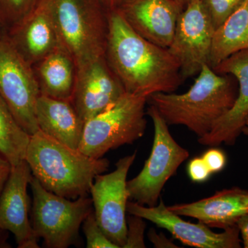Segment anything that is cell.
I'll list each match as a JSON object with an SVG mask.
<instances>
[{
    "label": "cell",
    "mask_w": 248,
    "mask_h": 248,
    "mask_svg": "<svg viewBox=\"0 0 248 248\" xmlns=\"http://www.w3.org/2000/svg\"><path fill=\"white\" fill-rule=\"evenodd\" d=\"M248 50V0L219 26L214 33L210 66L215 68L233 54Z\"/></svg>",
    "instance_id": "20"
},
{
    "label": "cell",
    "mask_w": 248,
    "mask_h": 248,
    "mask_svg": "<svg viewBox=\"0 0 248 248\" xmlns=\"http://www.w3.org/2000/svg\"><path fill=\"white\" fill-rule=\"evenodd\" d=\"M215 30L245 0H202Z\"/></svg>",
    "instance_id": "24"
},
{
    "label": "cell",
    "mask_w": 248,
    "mask_h": 248,
    "mask_svg": "<svg viewBox=\"0 0 248 248\" xmlns=\"http://www.w3.org/2000/svg\"><path fill=\"white\" fill-rule=\"evenodd\" d=\"M236 226L239 230L243 246L248 248V213L240 217L236 221Z\"/></svg>",
    "instance_id": "30"
},
{
    "label": "cell",
    "mask_w": 248,
    "mask_h": 248,
    "mask_svg": "<svg viewBox=\"0 0 248 248\" xmlns=\"http://www.w3.org/2000/svg\"><path fill=\"white\" fill-rule=\"evenodd\" d=\"M212 174L221 172L226 167V155L218 148H213L205 152L202 156Z\"/></svg>",
    "instance_id": "27"
},
{
    "label": "cell",
    "mask_w": 248,
    "mask_h": 248,
    "mask_svg": "<svg viewBox=\"0 0 248 248\" xmlns=\"http://www.w3.org/2000/svg\"><path fill=\"white\" fill-rule=\"evenodd\" d=\"M148 236L155 248H178L172 241L168 239L162 233L157 234L153 228L148 232Z\"/></svg>",
    "instance_id": "28"
},
{
    "label": "cell",
    "mask_w": 248,
    "mask_h": 248,
    "mask_svg": "<svg viewBox=\"0 0 248 248\" xmlns=\"http://www.w3.org/2000/svg\"><path fill=\"white\" fill-rule=\"evenodd\" d=\"M40 95L32 66L18 53L3 32L0 35V97L30 136L40 130L36 104Z\"/></svg>",
    "instance_id": "8"
},
{
    "label": "cell",
    "mask_w": 248,
    "mask_h": 248,
    "mask_svg": "<svg viewBox=\"0 0 248 248\" xmlns=\"http://www.w3.org/2000/svg\"><path fill=\"white\" fill-rule=\"evenodd\" d=\"M71 103L86 122L112 105L125 93L108 64L105 56L77 67Z\"/></svg>",
    "instance_id": "12"
},
{
    "label": "cell",
    "mask_w": 248,
    "mask_h": 248,
    "mask_svg": "<svg viewBox=\"0 0 248 248\" xmlns=\"http://www.w3.org/2000/svg\"><path fill=\"white\" fill-rule=\"evenodd\" d=\"M41 94L71 101L78 68L71 55L60 47L32 66Z\"/></svg>",
    "instance_id": "19"
},
{
    "label": "cell",
    "mask_w": 248,
    "mask_h": 248,
    "mask_svg": "<svg viewBox=\"0 0 248 248\" xmlns=\"http://www.w3.org/2000/svg\"><path fill=\"white\" fill-rule=\"evenodd\" d=\"M32 174L26 160L13 166L0 195V229L12 233L19 248H39L29 218L28 186Z\"/></svg>",
    "instance_id": "13"
},
{
    "label": "cell",
    "mask_w": 248,
    "mask_h": 248,
    "mask_svg": "<svg viewBox=\"0 0 248 248\" xmlns=\"http://www.w3.org/2000/svg\"><path fill=\"white\" fill-rule=\"evenodd\" d=\"M105 58L125 93L148 97L174 92L182 84L180 65L169 49L143 38L117 10L108 12Z\"/></svg>",
    "instance_id": "1"
},
{
    "label": "cell",
    "mask_w": 248,
    "mask_h": 248,
    "mask_svg": "<svg viewBox=\"0 0 248 248\" xmlns=\"http://www.w3.org/2000/svg\"><path fill=\"white\" fill-rule=\"evenodd\" d=\"M148 97L125 93L106 110L85 122L79 148L100 159L108 152L133 144L144 135Z\"/></svg>",
    "instance_id": "5"
},
{
    "label": "cell",
    "mask_w": 248,
    "mask_h": 248,
    "mask_svg": "<svg viewBox=\"0 0 248 248\" xmlns=\"http://www.w3.org/2000/svg\"><path fill=\"white\" fill-rule=\"evenodd\" d=\"M147 114L154 125V140L149 157L141 172L127 182L129 200L145 206L157 205L163 188L190 156L170 133L169 125L153 106Z\"/></svg>",
    "instance_id": "7"
},
{
    "label": "cell",
    "mask_w": 248,
    "mask_h": 248,
    "mask_svg": "<svg viewBox=\"0 0 248 248\" xmlns=\"http://www.w3.org/2000/svg\"><path fill=\"white\" fill-rule=\"evenodd\" d=\"M4 32L32 66L62 47L50 0H43L24 20Z\"/></svg>",
    "instance_id": "16"
},
{
    "label": "cell",
    "mask_w": 248,
    "mask_h": 248,
    "mask_svg": "<svg viewBox=\"0 0 248 248\" xmlns=\"http://www.w3.org/2000/svg\"><path fill=\"white\" fill-rule=\"evenodd\" d=\"M126 239L124 248H146L144 232L146 225L143 221V218L130 215L126 218Z\"/></svg>",
    "instance_id": "25"
},
{
    "label": "cell",
    "mask_w": 248,
    "mask_h": 248,
    "mask_svg": "<svg viewBox=\"0 0 248 248\" xmlns=\"http://www.w3.org/2000/svg\"><path fill=\"white\" fill-rule=\"evenodd\" d=\"M36 118L42 133L72 148H79L85 122L71 101L41 94L36 104Z\"/></svg>",
    "instance_id": "18"
},
{
    "label": "cell",
    "mask_w": 248,
    "mask_h": 248,
    "mask_svg": "<svg viewBox=\"0 0 248 248\" xmlns=\"http://www.w3.org/2000/svg\"><path fill=\"white\" fill-rule=\"evenodd\" d=\"M43 0H0V28L8 32L24 20Z\"/></svg>",
    "instance_id": "22"
},
{
    "label": "cell",
    "mask_w": 248,
    "mask_h": 248,
    "mask_svg": "<svg viewBox=\"0 0 248 248\" xmlns=\"http://www.w3.org/2000/svg\"><path fill=\"white\" fill-rule=\"evenodd\" d=\"M242 134H244L246 136H248V127L245 126L244 129H243Z\"/></svg>",
    "instance_id": "34"
},
{
    "label": "cell",
    "mask_w": 248,
    "mask_h": 248,
    "mask_svg": "<svg viewBox=\"0 0 248 248\" xmlns=\"http://www.w3.org/2000/svg\"><path fill=\"white\" fill-rule=\"evenodd\" d=\"M238 91L228 75L218 74L205 65L187 92L156 93L148 97V103L168 125H184L201 138L231 110Z\"/></svg>",
    "instance_id": "2"
},
{
    "label": "cell",
    "mask_w": 248,
    "mask_h": 248,
    "mask_svg": "<svg viewBox=\"0 0 248 248\" xmlns=\"http://www.w3.org/2000/svg\"><path fill=\"white\" fill-rule=\"evenodd\" d=\"M127 213L166 229L186 246L197 248H241V236L236 224L225 228L221 233H216L202 222L194 223L183 219L171 211L162 200L153 207L145 206L129 200Z\"/></svg>",
    "instance_id": "11"
},
{
    "label": "cell",
    "mask_w": 248,
    "mask_h": 248,
    "mask_svg": "<svg viewBox=\"0 0 248 248\" xmlns=\"http://www.w3.org/2000/svg\"><path fill=\"white\" fill-rule=\"evenodd\" d=\"M169 208L179 216L192 217L210 228L224 230L248 213V191L238 187L225 189L208 198Z\"/></svg>",
    "instance_id": "17"
},
{
    "label": "cell",
    "mask_w": 248,
    "mask_h": 248,
    "mask_svg": "<svg viewBox=\"0 0 248 248\" xmlns=\"http://www.w3.org/2000/svg\"><path fill=\"white\" fill-rule=\"evenodd\" d=\"M178 1H179V2L181 3V4L184 5V7H185L186 4H187V3L189 2V1H190L191 0H178Z\"/></svg>",
    "instance_id": "33"
},
{
    "label": "cell",
    "mask_w": 248,
    "mask_h": 248,
    "mask_svg": "<svg viewBox=\"0 0 248 248\" xmlns=\"http://www.w3.org/2000/svg\"><path fill=\"white\" fill-rule=\"evenodd\" d=\"M215 29L202 0L189 1L178 19L169 50L180 65L184 79L210 66Z\"/></svg>",
    "instance_id": "10"
},
{
    "label": "cell",
    "mask_w": 248,
    "mask_h": 248,
    "mask_svg": "<svg viewBox=\"0 0 248 248\" xmlns=\"http://www.w3.org/2000/svg\"><path fill=\"white\" fill-rule=\"evenodd\" d=\"M246 126H248V118H247V120H246Z\"/></svg>",
    "instance_id": "35"
},
{
    "label": "cell",
    "mask_w": 248,
    "mask_h": 248,
    "mask_svg": "<svg viewBox=\"0 0 248 248\" xmlns=\"http://www.w3.org/2000/svg\"><path fill=\"white\" fill-rule=\"evenodd\" d=\"M125 0H102L104 7L108 11L117 10Z\"/></svg>",
    "instance_id": "31"
},
{
    "label": "cell",
    "mask_w": 248,
    "mask_h": 248,
    "mask_svg": "<svg viewBox=\"0 0 248 248\" xmlns=\"http://www.w3.org/2000/svg\"><path fill=\"white\" fill-rule=\"evenodd\" d=\"M3 31L1 30V28H0V35H1V33H2Z\"/></svg>",
    "instance_id": "36"
},
{
    "label": "cell",
    "mask_w": 248,
    "mask_h": 248,
    "mask_svg": "<svg viewBox=\"0 0 248 248\" xmlns=\"http://www.w3.org/2000/svg\"><path fill=\"white\" fill-rule=\"evenodd\" d=\"M12 165L0 153V195L11 173Z\"/></svg>",
    "instance_id": "29"
},
{
    "label": "cell",
    "mask_w": 248,
    "mask_h": 248,
    "mask_svg": "<svg viewBox=\"0 0 248 248\" xmlns=\"http://www.w3.org/2000/svg\"><path fill=\"white\" fill-rule=\"evenodd\" d=\"M25 160L41 185L70 200L89 195L94 178L110 166L108 159L90 157L40 130L31 136Z\"/></svg>",
    "instance_id": "3"
},
{
    "label": "cell",
    "mask_w": 248,
    "mask_h": 248,
    "mask_svg": "<svg viewBox=\"0 0 248 248\" xmlns=\"http://www.w3.org/2000/svg\"><path fill=\"white\" fill-rule=\"evenodd\" d=\"M32 194L31 223L38 239L48 248H68L80 244L79 230L93 210L89 195L70 200L45 188L35 177L30 183Z\"/></svg>",
    "instance_id": "6"
},
{
    "label": "cell",
    "mask_w": 248,
    "mask_h": 248,
    "mask_svg": "<svg viewBox=\"0 0 248 248\" xmlns=\"http://www.w3.org/2000/svg\"><path fill=\"white\" fill-rule=\"evenodd\" d=\"M213 70L218 74L234 76L239 84V91L231 110L215 124L210 133L199 138L198 141L208 146H218L222 143L234 146L242 134L248 117V50L233 54Z\"/></svg>",
    "instance_id": "15"
},
{
    "label": "cell",
    "mask_w": 248,
    "mask_h": 248,
    "mask_svg": "<svg viewBox=\"0 0 248 248\" xmlns=\"http://www.w3.org/2000/svg\"><path fill=\"white\" fill-rule=\"evenodd\" d=\"M30 139L0 97V153L12 166L25 160Z\"/></svg>",
    "instance_id": "21"
},
{
    "label": "cell",
    "mask_w": 248,
    "mask_h": 248,
    "mask_svg": "<svg viewBox=\"0 0 248 248\" xmlns=\"http://www.w3.org/2000/svg\"><path fill=\"white\" fill-rule=\"evenodd\" d=\"M184 9L178 0H125L117 10L139 35L168 48Z\"/></svg>",
    "instance_id": "14"
},
{
    "label": "cell",
    "mask_w": 248,
    "mask_h": 248,
    "mask_svg": "<svg viewBox=\"0 0 248 248\" xmlns=\"http://www.w3.org/2000/svg\"><path fill=\"white\" fill-rule=\"evenodd\" d=\"M62 48L77 67L105 56L108 19L102 0H50Z\"/></svg>",
    "instance_id": "4"
},
{
    "label": "cell",
    "mask_w": 248,
    "mask_h": 248,
    "mask_svg": "<svg viewBox=\"0 0 248 248\" xmlns=\"http://www.w3.org/2000/svg\"><path fill=\"white\" fill-rule=\"evenodd\" d=\"M9 232L0 229V248H11V244L8 242Z\"/></svg>",
    "instance_id": "32"
},
{
    "label": "cell",
    "mask_w": 248,
    "mask_h": 248,
    "mask_svg": "<svg viewBox=\"0 0 248 248\" xmlns=\"http://www.w3.org/2000/svg\"><path fill=\"white\" fill-rule=\"evenodd\" d=\"M136 156L135 151L121 158L116 163L115 170L98 174L90 190L97 223L108 239L120 248H124L126 239L127 204L130 200L127 176Z\"/></svg>",
    "instance_id": "9"
},
{
    "label": "cell",
    "mask_w": 248,
    "mask_h": 248,
    "mask_svg": "<svg viewBox=\"0 0 248 248\" xmlns=\"http://www.w3.org/2000/svg\"><path fill=\"white\" fill-rule=\"evenodd\" d=\"M83 232L87 248H120L102 231L96 219L94 211L91 212L83 222Z\"/></svg>",
    "instance_id": "23"
},
{
    "label": "cell",
    "mask_w": 248,
    "mask_h": 248,
    "mask_svg": "<svg viewBox=\"0 0 248 248\" xmlns=\"http://www.w3.org/2000/svg\"><path fill=\"white\" fill-rule=\"evenodd\" d=\"M187 173L191 180L196 183L206 182L212 174L202 156L191 160L187 166Z\"/></svg>",
    "instance_id": "26"
}]
</instances>
